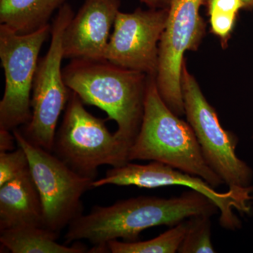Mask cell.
Wrapping results in <instances>:
<instances>
[{
    "label": "cell",
    "mask_w": 253,
    "mask_h": 253,
    "mask_svg": "<svg viewBox=\"0 0 253 253\" xmlns=\"http://www.w3.org/2000/svg\"><path fill=\"white\" fill-rule=\"evenodd\" d=\"M109 184L135 186L144 189L180 186L194 190L207 196L216 204L220 212L219 223L221 227L229 230H236L241 226V221L234 211L250 212L249 200L231 190L224 193L218 192L202 178L157 161L147 165L129 162L124 166L113 168L107 171L104 177L93 181L91 187L96 189Z\"/></svg>",
    "instance_id": "obj_10"
},
{
    "label": "cell",
    "mask_w": 253,
    "mask_h": 253,
    "mask_svg": "<svg viewBox=\"0 0 253 253\" xmlns=\"http://www.w3.org/2000/svg\"><path fill=\"white\" fill-rule=\"evenodd\" d=\"M244 4V9H253V0H241Z\"/></svg>",
    "instance_id": "obj_22"
},
{
    "label": "cell",
    "mask_w": 253,
    "mask_h": 253,
    "mask_svg": "<svg viewBox=\"0 0 253 253\" xmlns=\"http://www.w3.org/2000/svg\"><path fill=\"white\" fill-rule=\"evenodd\" d=\"M121 0H84L63 36L64 59L102 60Z\"/></svg>",
    "instance_id": "obj_12"
},
{
    "label": "cell",
    "mask_w": 253,
    "mask_h": 253,
    "mask_svg": "<svg viewBox=\"0 0 253 253\" xmlns=\"http://www.w3.org/2000/svg\"><path fill=\"white\" fill-rule=\"evenodd\" d=\"M12 131L17 146L28 156L42 205L43 226L59 234L83 214L82 196L92 189L95 179L78 174L53 153L32 144L18 128Z\"/></svg>",
    "instance_id": "obj_7"
},
{
    "label": "cell",
    "mask_w": 253,
    "mask_h": 253,
    "mask_svg": "<svg viewBox=\"0 0 253 253\" xmlns=\"http://www.w3.org/2000/svg\"><path fill=\"white\" fill-rule=\"evenodd\" d=\"M70 90L84 104L105 111L129 148L140 129L149 76L102 60H71L63 69Z\"/></svg>",
    "instance_id": "obj_2"
},
{
    "label": "cell",
    "mask_w": 253,
    "mask_h": 253,
    "mask_svg": "<svg viewBox=\"0 0 253 253\" xmlns=\"http://www.w3.org/2000/svg\"><path fill=\"white\" fill-rule=\"evenodd\" d=\"M75 13L65 4L58 10L51 26L47 52L38 61L31 97L32 116L21 132L27 140L52 153L56 126L69 99L61 68L64 59L63 36Z\"/></svg>",
    "instance_id": "obj_6"
},
{
    "label": "cell",
    "mask_w": 253,
    "mask_h": 253,
    "mask_svg": "<svg viewBox=\"0 0 253 253\" xmlns=\"http://www.w3.org/2000/svg\"><path fill=\"white\" fill-rule=\"evenodd\" d=\"M181 91L186 120L196 134L205 161L229 190L251 201L253 170L236 154L239 138L221 126L215 109L187 69L186 61L181 74Z\"/></svg>",
    "instance_id": "obj_4"
},
{
    "label": "cell",
    "mask_w": 253,
    "mask_h": 253,
    "mask_svg": "<svg viewBox=\"0 0 253 253\" xmlns=\"http://www.w3.org/2000/svg\"><path fill=\"white\" fill-rule=\"evenodd\" d=\"M67 0H0V23L18 33H33L49 24L50 18Z\"/></svg>",
    "instance_id": "obj_14"
},
{
    "label": "cell",
    "mask_w": 253,
    "mask_h": 253,
    "mask_svg": "<svg viewBox=\"0 0 253 253\" xmlns=\"http://www.w3.org/2000/svg\"><path fill=\"white\" fill-rule=\"evenodd\" d=\"M206 0H169L167 21L159 43L156 82L168 107L178 116L185 115L181 74L184 54L196 51L206 34V25L200 14Z\"/></svg>",
    "instance_id": "obj_9"
},
{
    "label": "cell",
    "mask_w": 253,
    "mask_h": 253,
    "mask_svg": "<svg viewBox=\"0 0 253 253\" xmlns=\"http://www.w3.org/2000/svg\"><path fill=\"white\" fill-rule=\"evenodd\" d=\"M128 159L164 163L199 176L215 189L224 184L205 161L192 127L168 107L152 76L148 79L140 129Z\"/></svg>",
    "instance_id": "obj_3"
},
{
    "label": "cell",
    "mask_w": 253,
    "mask_h": 253,
    "mask_svg": "<svg viewBox=\"0 0 253 253\" xmlns=\"http://www.w3.org/2000/svg\"><path fill=\"white\" fill-rule=\"evenodd\" d=\"M43 226L41 196L29 170L0 186V231Z\"/></svg>",
    "instance_id": "obj_13"
},
{
    "label": "cell",
    "mask_w": 253,
    "mask_h": 253,
    "mask_svg": "<svg viewBox=\"0 0 253 253\" xmlns=\"http://www.w3.org/2000/svg\"><path fill=\"white\" fill-rule=\"evenodd\" d=\"M15 142L16 139L11 131L0 129V152L14 151Z\"/></svg>",
    "instance_id": "obj_20"
},
{
    "label": "cell",
    "mask_w": 253,
    "mask_h": 253,
    "mask_svg": "<svg viewBox=\"0 0 253 253\" xmlns=\"http://www.w3.org/2000/svg\"><path fill=\"white\" fill-rule=\"evenodd\" d=\"M218 212L212 200L194 190L169 199L139 196L109 206H94L89 214H81L70 223L65 240L66 244L87 240L94 245L92 253H107V244L112 240L134 242L150 228L172 227L195 216L212 217Z\"/></svg>",
    "instance_id": "obj_1"
},
{
    "label": "cell",
    "mask_w": 253,
    "mask_h": 253,
    "mask_svg": "<svg viewBox=\"0 0 253 253\" xmlns=\"http://www.w3.org/2000/svg\"><path fill=\"white\" fill-rule=\"evenodd\" d=\"M168 7L118 13L104 59L121 67L156 77L159 43Z\"/></svg>",
    "instance_id": "obj_11"
},
{
    "label": "cell",
    "mask_w": 253,
    "mask_h": 253,
    "mask_svg": "<svg viewBox=\"0 0 253 253\" xmlns=\"http://www.w3.org/2000/svg\"><path fill=\"white\" fill-rule=\"evenodd\" d=\"M252 139H253V129Z\"/></svg>",
    "instance_id": "obj_23"
},
{
    "label": "cell",
    "mask_w": 253,
    "mask_h": 253,
    "mask_svg": "<svg viewBox=\"0 0 253 253\" xmlns=\"http://www.w3.org/2000/svg\"><path fill=\"white\" fill-rule=\"evenodd\" d=\"M241 9H244L241 0H208L211 32L220 39L222 47L227 46Z\"/></svg>",
    "instance_id": "obj_17"
},
{
    "label": "cell",
    "mask_w": 253,
    "mask_h": 253,
    "mask_svg": "<svg viewBox=\"0 0 253 253\" xmlns=\"http://www.w3.org/2000/svg\"><path fill=\"white\" fill-rule=\"evenodd\" d=\"M211 217L199 215L190 218L189 228L178 253H216L211 238Z\"/></svg>",
    "instance_id": "obj_18"
},
{
    "label": "cell",
    "mask_w": 253,
    "mask_h": 253,
    "mask_svg": "<svg viewBox=\"0 0 253 253\" xmlns=\"http://www.w3.org/2000/svg\"><path fill=\"white\" fill-rule=\"evenodd\" d=\"M51 31V26L48 24L21 35L0 24V59L5 77L4 93L0 101V129L13 131L29 123L39 54Z\"/></svg>",
    "instance_id": "obj_8"
},
{
    "label": "cell",
    "mask_w": 253,
    "mask_h": 253,
    "mask_svg": "<svg viewBox=\"0 0 253 253\" xmlns=\"http://www.w3.org/2000/svg\"><path fill=\"white\" fill-rule=\"evenodd\" d=\"M189 219L172 226L161 235L149 241L122 242L112 240L107 244L108 250L112 253H175L179 251L185 237Z\"/></svg>",
    "instance_id": "obj_16"
},
{
    "label": "cell",
    "mask_w": 253,
    "mask_h": 253,
    "mask_svg": "<svg viewBox=\"0 0 253 253\" xmlns=\"http://www.w3.org/2000/svg\"><path fill=\"white\" fill-rule=\"evenodd\" d=\"M71 91L52 153L81 175L96 179L104 165L120 167L129 163V146L111 134L104 120L95 117Z\"/></svg>",
    "instance_id": "obj_5"
},
{
    "label": "cell",
    "mask_w": 253,
    "mask_h": 253,
    "mask_svg": "<svg viewBox=\"0 0 253 253\" xmlns=\"http://www.w3.org/2000/svg\"><path fill=\"white\" fill-rule=\"evenodd\" d=\"M150 9H166L169 6V0H140Z\"/></svg>",
    "instance_id": "obj_21"
},
{
    "label": "cell",
    "mask_w": 253,
    "mask_h": 253,
    "mask_svg": "<svg viewBox=\"0 0 253 253\" xmlns=\"http://www.w3.org/2000/svg\"><path fill=\"white\" fill-rule=\"evenodd\" d=\"M29 169L27 155L19 146L14 151L0 152V186L16 179Z\"/></svg>",
    "instance_id": "obj_19"
},
{
    "label": "cell",
    "mask_w": 253,
    "mask_h": 253,
    "mask_svg": "<svg viewBox=\"0 0 253 253\" xmlns=\"http://www.w3.org/2000/svg\"><path fill=\"white\" fill-rule=\"evenodd\" d=\"M0 242L12 253H84L83 245L58 244L59 234L44 226L25 225L0 231Z\"/></svg>",
    "instance_id": "obj_15"
}]
</instances>
